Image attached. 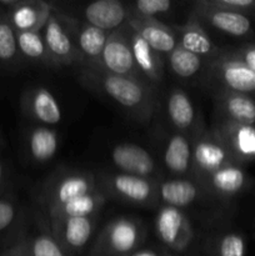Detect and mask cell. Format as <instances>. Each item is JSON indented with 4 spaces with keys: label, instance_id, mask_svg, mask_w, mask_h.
<instances>
[{
    "label": "cell",
    "instance_id": "obj_1",
    "mask_svg": "<svg viewBox=\"0 0 255 256\" xmlns=\"http://www.w3.org/2000/svg\"><path fill=\"white\" fill-rule=\"evenodd\" d=\"M79 79L82 85L114 102L136 122H146L154 115L155 89L140 79L120 76L89 66H82Z\"/></svg>",
    "mask_w": 255,
    "mask_h": 256
},
{
    "label": "cell",
    "instance_id": "obj_2",
    "mask_svg": "<svg viewBox=\"0 0 255 256\" xmlns=\"http://www.w3.org/2000/svg\"><path fill=\"white\" fill-rule=\"evenodd\" d=\"M206 84L215 92H236L255 98V72H252L232 49H220L209 59Z\"/></svg>",
    "mask_w": 255,
    "mask_h": 256
},
{
    "label": "cell",
    "instance_id": "obj_3",
    "mask_svg": "<svg viewBox=\"0 0 255 256\" xmlns=\"http://www.w3.org/2000/svg\"><path fill=\"white\" fill-rule=\"evenodd\" d=\"M144 228L136 219L120 216L104 226L90 256H130L138 252L144 239Z\"/></svg>",
    "mask_w": 255,
    "mask_h": 256
},
{
    "label": "cell",
    "instance_id": "obj_4",
    "mask_svg": "<svg viewBox=\"0 0 255 256\" xmlns=\"http://www.w3.org/2000/svg\"><path fill=\"white\" fill-rule=\"evenodd\" d=\"M236 164L216 130L199 129L192 136V172L202 184L212 172Z\"/></svg>",
    "mask_w": 255,
    "mask_h": 256
},
{
    "label": "cell",
    "instance_id": "obj_5",
    "mask_svg": "<svg viewBox=\"0 0 255 256\" xmlns=\"http://www.w3.org/2000/svg\"><path fill=\"white\" fill-rule=\"evenodd\" d=\"M40 32L55 66L82 62L72 34V18L59 14L52 9L46 24Z\"/></svg>",
    "mask_w": 255,
    "mask_h": 256
},
{
    "label": "cell",
    "instance_id": "obj_6",
    "mask_svg": "<svg viewBox=\"0 0 255 256\" xmlns=\"http://www.w3.org/2000/svg\"><path fill=\"white\" fill-rule=\"evenodd\" d=\"M98 192L95 179L86 172H65L58 175L44 192V204L48 212L62 206L72 200Z\"/></svg>",
    "mask_w": 255,
    "mask_h": 256
},
{
    "label": "cell",
    "instance_id": "obj_7",
    "mask_svg": "<svg viewBox=\"0 0 255 256\" xmlns=\"http://www.w3.org/2000/svg\"><path fill=\"white\" fill-rule=\"evenodd\" d=\"M155 232L160 242L175 252H185L194 240L189 218L178 208L166 205L160 208L155 216Z\"/></svg>",
    "mask_w": 255,
    "mask_h": 256
},
{
    "label": "cell",
    "instance_id": "obj_8",
    "mask_svg": "<svg viewBox=\"0 0 255 256\" xmlns=\"http://www.w3.org/2000/svg\"><path fill=\"white\" fill-rule=\"evenodd\" d=\"M102 185L110 195L134 205L148 206L158 196V185L154 180L124 172L105 175Z\"/></svg>",
    "mask_w": 255,
    "mask_h": 256
},
{
    "label": "cell",
    "instance_id": "obj_9",
    "mask_svg": "<svg viewBox=\"0 0 255 256\" xmlns=\"http://www.w3.org/2000/svg\"><path fill=\"white\" fill-rule=\"evenodd\" d=\"M192 16L202 25H210L212 29L232 38L252 36L255 32V16L242 12L214 9L205 5L202 0L195 2Z\"/></svg>",
    "mask_w": 255,
    "mask_h": 256
},
{
    "label": "cell",
    "instance_id": "obj_10",
    "mask_svg": "<svg viewBox=\"0 0 255 256\" xmlns=\"http://www.w3.org/2000/svg\"><path fill=\"white\" fill-rule=\"evenodd\" d=\"M100 69L110 74L140 79L135 68L132 46L125 26L108 34L106 44L102 55Z\"/></svg>",
    "mask_w": 255,
    "mask_h": 256
},
{
    "label": "cell",
    "instance_id": "obj_11",
    "mask_svg": "<svg viewBox=\"0 0 255 256\" xmlns=\"http://www.w3.org/2000/svg\"><path fill=\"white\" fill-rule=\"evenodd\" d=\"M125 30L129 36L135 68H136L140 79L156 89L158 85L162 84V78H164V60H162V54L152 49L140 35H138L126 25H125Z\"/></svg>",
    "mask_w": 255,
    "mask_h": 256
},
{
    "label": "cell",
    "instance_id": "obj_12",
    "mask_svg": "<svg viewBox=\"0 0 255 256\" xmlns=\"http://www.w3.org/2000/svg\"><path fill=\"white\" fill-rule=\"evenodd\" d=\"M214 129L238 165L255 162V125L216 122Z\"/></svg>",
    "mask_w": 255,
    "mask_h": 256
},
{
    "label": "cell",
    "instance_id": "obj_13",
    "mask_svg": "<svg viewBox=\"0 0 255 256\" xmlns=\"http://www.w3.org/2000/svg\"><path fill=\"white\" fill-rule=\"evenodd\" d=\"M112 164L120 172L152 179L156 174L154 158L145 148L134 142H120L112 150Z\"/></svg>",
    "mask_w": 255,
    "mask_h": 256
},
{
    "label": "cell",
    "instance_id": "obj_14",
    "mask_svg": "<svg viewBox=\"0 0 255 256\" xmlns=\"http://www.w3.org/2000/svg\"><path fill=\"white\" fill-rule=\"evenodd\" d=\"M126 26L134 30L159 54L169 55L178 46L176 35L172 28L159 22L156 18H145L130 10Z\"/></svg>",
    "mask_w": 255,
    "mask_h": 256
},
{
    "label": "cell",
    "instance_id": "obj_15",
    "mask_svg": "<svg viewBox=\"0 0 255 256\" xmlns=\"http://www.w3.org/2000/svg\"><path fill=\"white\" fill-rule=\"evenodd\" d=\"M52 224V234L68 252H79L86 246L95 228V218H64Z\"/></svg>",
    "mask_w": 255,
    "mask_h": 256
},
{
    "label": "cell",
    "instance_id": "obj_16",
    "mask_svg": "<svg viewBox=\"0 0 255 256\" xmlns=\"http://www.w3.org/2000/svg\"><path fill=\"white\" fill-rule=\"evenodd\" d=\"M72 28L82 66L100 69L102 55L109 32L92 26L85 22L78 25V22L74 19H72Z\"/></svg>",
    "mask_w": 255,
    "mask_h": 256
},
{
    "label": "cell",
    "instance_id": "obj_17",
    "mask_svg": "<svg viewBox=\"0 0 255 256\" xmlns=\"http://www.w3.org/2000/svg\"><path fill=\"white\" fill-rule=\"evenodd\" d=\"M215 112L219 122L255 125V98L236 92H215Z\"/></svg>",
    "mask_w": 255,
    "mask_h": 256
},
{
    "label": "cell",
    "instance_id": "obj_18",
    "mask_svg": "<svg viewBox=\"0 0 255 256\" xmlns=\"http://www.w3.org/2000/svg\"><path fill=\"white\" fill-rule=\"evenodd\" d=\"M84 22L110 32L125 26L130 14V8L118 0H98L86 5L82 10Z\"/></svg>",
    "mask_w": 255,
    "mask_h": 256
},
{
    "label": "cell",
    "instance_id": "obj_19",
    "mask_svg": "<svg viewBox=\"0 0 255 256\" xmlns=\"http://www.w3.org/2000/svg\"><path fill=\"white\" fill-rule=\"evenodd\" d=\"M252 184V179L242 165L230 164L208 176L202 185L212 194L232 198L244 192Z\"/></svg>",
    "mask_w": 255,
    "mask_h": 256
},
{
    "label": "cell",
    "instance_id": "obj_20",
    "mask_svg": "<svg viewBox=\"0 0 255 256\" xmlns=\"http://www.w3.org/2000/svg\"><path fill=\"white\" fill-rule=\"evenodd\" d=\"M172 29L176 35L178 45L188 52L202 59H212L219 52L220 49L210 39L204 25L200 24L194 16L184 25L172 26Z\"/></svg>",
    "mask_w": 255,
    "mask_h": 256
},
{
    "label": "cell",
    "instance_id": "obj_21",
    "mask_svg": "<svg viewBox=\"0 0 255 256\" xmlns=\"http://www.w3.org/2000/svg\"><path fill=\"white\" fill-rule=\"evenodd\" d=\"M25 105L30 116L44 126L56 125L62 122V109L56 98L49 89L35 86L28 94Z\"/></svg>",
    "mask_w": 255,
    "mask_h": 256
},
{
    "label": "cell",
    "instance_id": "obj_22",
    "mask_svg": "<svg viewBox=\"0 0 255 256\" xmlns=\"http://www.w3.org/2000/svg\"><path fill=\"white\" fill-rule=\"evenodd\" d=\"M52 12V5L42 0L19 2L12 12V25L18 32H40Z\"/></svg>",
    "mask_w": 255,
    "mask_h": 256
},
{
    "label": "cell",
    "instance_id": "obj_23",
    "mask_svg": "<svg viewBox=\"0 0 255 256\" xmlns=\"http://www.w3.org/2000/svg\"><path fill=\"white\" fill-rule=\"evenodd\" d=\"M166 114L172 126L186 135L196 126V112L189 95L179 88L170 90L166 96Z\"/></svg>",
    "mask_w": 255,
    "mask_h": 256
},
{
    "label": "cell",
    "instance_id": "obj_24",
    "mask_svg": "<svg viewBox=\"0 0 255 256\" xmlns=\"http://www.w3.org/2000/svg\"><path fill=\"white\" fill-rule=\"evenodd\" d=\"M164 164L174 175L192 172V138L182 132L172 135L165 145Z\"/></svg>",
    "mask_w": 255,
    "mask_h": 256
},
{
    "label": "cell",
    "instance_id": "obj_25",
    "mask_svg": "<svg viewBox=\"0 0 255 256\" xmlns=\"http://www.w3.org/2000/svg\"><path fill=\"white\" fill-rule=\"evenodd\" d=\"M200 189L196 182L189 179H170L158 186V198L166 206L185 208L199 198Z\"/></svg>",
    "mask_w": 255,
    "mask_h": 256
},
{
    "label": "cell",
    "instance_id": "obj_26",
    "mask_svg": "<svg viewBox=\"0 0 255 256\" xmlns=\"http://www.w3.org/2000/svg\"><path fill=\"white\" fill-rule=\"evenodd\" d=\"M105 202V196L99 190L92 194H86L78 199L66 202L62 206L49 212L50 222L64 218H88L94 216L100 212Z\"/></svg>",
    "mask_w": 255,
    "mask_h": 256
},
{
    "label": "cell",
    "instance_id": "obj_27",
    "mask_svg": "<svg viewBox=\"0 0 255 256\" xmlns=\"http://www.w3.org/2000/svg\"><path fill=\"white\" fill-rule=\"evenodd\" d=\"M30 156L38 162H48L55 156L59 148L58 132L50 126H35L28 138Z\"/></svg>",
    "mask_w": 255,
    "mask_h": 256
},
{
    "label": "cell",
    "instance_id": "obj_28",
    "mask_svg": "<svg viewBox=\"0 0 255 256\" xmlns=\"http://www.w3.org/2000/svg\"><path fill=\"white\" fill-rule=\"evenodd\" d=\"M18 48L22 55L34 62H42L44 65L55 66L50 58L48 48L42 39V32H18Z\"/></svg>",
    "mask_w": 255,
    "mask_h": 256
},
{
    "label": "cell",
    "instance_id": "obj_29",
    "mask_svg": "<svg viewBox=\"0 0 255 256\" xmlns=\"http://www.w3.org/2000/svg\"><path fill=\"white\" fill-rule=\"evenodd\" d=\"M169 66L176 76L182 79H190L200 72L202 65V58L188 52L178 45L169 55Z\"/></svg>",
    "mask_w": 255,
    "mask_h": 256
},
{
    "label": "cell",
    "instance_id": "obj_30",
    "mask_svg": "<svg viewBox=\"0 0 255 256\" xmlns=\"http://www.w3.org/2000/svg\"><path fill=\"white\" fill-rule=\"evenodd\" d=\"M214 256H246V239L238 232H225L214 245Z\"/></svg>",
    "mask_w": 255,
    "mask_h": 256
},
{
    "label": "cell",
    "instance_id": "obj_31",
    "mask_svg": "<svg viewBox=\"0 0 255 256\" xmlns=\"http://www.w3.org/2000/svg\"><path fill=\"white\" fill-rule=\"evenodd\" d=\"M28 256H68L52 232H42L32 239Z\"/></svg>",
    "mask_w": 255,
    "mask_h": 256
},
{
    "label": "cell",
    "instance_id": "obj_32",
    "mask_svg": "<svg viewBox=\"0 0 255 256\" xmlns=\"http://www.w3.org/2000/svg\"><path fill=\"white\" fill-rule=\"evenodd\" d=\"M18 49V36L12 25L0 22V60L14 59Z\"/></svg>",
    "mask_w": 255,
    "mask_h": 256
},
{
    "label": "cell",
    "instance_id": "obj_33",
    "mask_svg": "<svg viewBox=\"0 0 255 256\" xmlns=\"http://www.w3.org/2000/svg\"><path fill=\"white\" fill-rule=\"evenodd\" d=\"M172 2L170 0H136L132 2L130 10L140 16L155 18L159 14L170 12Z\"/></svg>",
    "mask_w": 255,
    "mask_h": 256
},
{
    "label": "cell",
    "instance_id": "obj_34",
    "mask_svg": "<svg viewBox=\"0 0 255 256\" xmlns=\"http://www.w3.org/2000/svg\"><path fill=\"white\" fill-rule=\"evenodd\" d=\"M205 5L214 9L242 12L255 16V0H202Z\"/></svg>",
    "mask_w": 255,
    "mask_h": 256
},
{
    "label": "cell",
    "instance_id": "obj_35",
    "mask_svg": "<svg viewBox=\"0 0 255 256\" xmlns=\"http://www.w3.org/2000/svg\"><path fill=\"white\" fill-rule=\"evenodd\" d=\"M236 56L255 72V42H244L240 46L232 48Z\"/></svg>",
    "mask_w": 255,
    "mask_h": 256
},
{
    "label": "cell",
    "instance_id": "obj_36",
    "mask_svg": "<svg viewBox=\"0 0 255 256\" xmlns=\"http://www.w3.org/2000/svg\"><path fill=\"white\" fill-rule=\"evenodd\" d=\"M15 216V209L10 202L0 200V232L9 226Z\"/></svg>",
    "mask_w": 255,
    "mask_h": 256
},
{
    "label": "cell",
    "instance_id": "obj_37",
    "mask_svg": "<svg viewBox=\"0 0 255 256\" xmlns=\"http://www.w3.org/2000/svg\"><path fill=\"white\" fill-rule=\"evenodd\" d=\"M130 256H160V254L152 249H142V250H139V252H135L134 254Z\"/></svg>",
    "mask_w": 255,
    "mask_h": 256
},
{
    "label": "cell",
    "instance_id": "obj_38",
    "mask_svg": "<svg viewBox=\"0 0 255 256\" xmlns=\"http://www.w3.org/2000/svg\"><path fill=\"white\" fill-rule=\"evenodd\" d=\"M2 162H0V180H2Z\"/></svg>",
    "mask_w": 255,
    "mask_h": 256
}]
</instances>
